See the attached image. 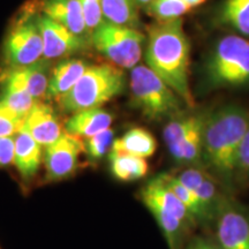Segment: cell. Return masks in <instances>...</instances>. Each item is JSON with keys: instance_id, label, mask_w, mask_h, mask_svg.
<instances>
[{"instance_id": "obj_1", "label": "cell", "mask_w": 249, "mask_h": 249, "mask_svg": "<svg viewBox=\"0 0 249 249\" xmlns=\"http://www.w3.org/2000/svg\"><path fill=\"white\" fill-rule=\"evenodd\" d=\"M248 128L249 112L239 105H223L205 116L202 160L227 188H232L238 177L239 149Z\"/></svg>"}, {"instance_id": "obj_2", "label": "cell", "mask_w": 249, "mask_h": 249, "mask_svg": "<svg viewBox=\"0 0 249 249\" xmlns=\"http://www.w3.org/2000/svg\"><path fill=\"white\" fill-rule=\"evenodd\" d=\"M191 44L182 20L157 22L148 29L144 59L147 66L181 97L188 107H195L189 86Z\"/></svg>"}, {"instance_id": "obj_3", "label": "cell", "mask_w": 249, "mask_h": 249, "mask_svg": "<svg viewBox=\"0 0 249 249\" xmlns=\"http://www.w3.org/2000/svg\"><path fill=\"white\" fill-rule=\"evenodd\" d=\"M138 197L154 216L170 249H180L183 231L196 222L161 174L148 180L140 188Z\"/></svg>"}, {"instance_id": "obj_4", "label": "cell", "mask_w": 249, "mask_h": 249, "mask_svg": "<svg viewBox=\"0 0 249 249\" xmlns=\"http://www.w3.org/2000/svg\"><path fill=\"white\" fill-rule=\"evenodd\" d=\"M123 71L114 65H91L66 95L58 99L66 113L102 107L124 89Z\"/></svg>"}, {"instance_id": "obj_5", "label": "cell", "mask_w": 249, "mask_h": 249, "mask_svg": "<svg viewBox=\"0 0 249 249\" xmlns=\"http://www.w3.org/2000/svg\"><path fill=\"white\" fill-rule=\"evenodd\" d=\"M204 77L211 88L249 85V40L226 35L217 40L204 64Z\"/></svg>"}, {"instance_id": "obj_6", "label": "cell", "mask_w": 249, "mask_h": 249, "mask_svg": "<svg viewBox=\"0 0 249 249\" xmlns=\"http://www.w3.org/2000/svg\"><path fill=\"white\" fill-rule=\"evenodd\" d=\"M129 88L133 105L150 121L171 119L187 107L178 93L144 65L132 68Z\"/></svg>"}, {"instance_id": "obj_7", "label": "cell", "mask_w": 249, "mask_h": 249, "mask_svg": "<svg viewBox=\"0 0 249 249\" xmlns=\"http://www.w3.org/2000/svg\"><path fill=\"white\" fill-rule=\"evenodd\" d=\"M145 37L138 28L104 20L91 34V45L119 68H134L142 57Z\"/></svg>"}, {"instance_id": "obj_8", "label": "cell", "mask_w": 249, "mask_h": 249, "mask_svg": "<svg viewBox=\"0 0 249 249\" xmlns=\"http://www.w3.org/2000/svg\"><path fill=\"white\" fill-rule=\"evenodd\" d=\"M36 17V12L27 8L9 29L4 43V58L9 68L28 66L43 57V40Z\"/></svg>"}, {"instance_id": "obj_9", "label": "cell", "mask_w": 249, "mask_h": 249, "mask_svg": "<svg viewBox=\"0 0 249 249\" xmlns=\"http://www.w3.org/2000/svg\"><path fill=\"white\" fill-rule=\"evenodd\" d=\"M85 152L83 142L67 133L46 147L44 158L45 181L58 182L73 177L80 166V156Z\"/></svg>"}, {"instance_id": "obj_10", "label": "cell", "mask_w": 249, "mask_h": 249, "mask_svg": "<svg viewBox=\"0 0 249 249\" xmlns=\"http://www.w3.org/2000/svg\"><path fill=\"white\" fill-rule=\"evenodd\" d=\"M37 26L43 40V57L57 59L83 51L91 43L81 38L62 24L44 14L37 13Z\"/></svg>"}, {"instance_id": "obj_11", "label": "cell", "mask_w": 249, "mask_h": 249, "mask_svg": "<svg viewBox=\"0 0 249 249\" xmlns=\"http://www.w3.org/2000/svg\"><path fill=\"white\" fill-rule=\"evenodd\" d=\"M217 244L223 249H249V217L224 198L216 216Z\"/></svg>"}, {"instance_id": "obj_12", "label": "cell", "mask_w": 249, "mask_h": 249, "mask_svg": "<svg viewBox=\"0 0 249 249\" xmlns=\"http://www.w3.org/2000/svg\"><path fill=\"white\" fill-rule=\"evenodd\" d=\"M42 147H48L62 135L60 118L51 105L37 102L23 119L22 128Z\"/></svg>"}, {"instance_id": "obj_13", "label": "cell", "mask_w": 249, "mask_h": 249, "mask_svg": "<svg viewBox=\"0 0 249 249\" xmlns=\"http://www.w3.org/2000/svg\"><path fill=\"white\" fill-rule=\"evenodd\" d=\"M40 11L81 38L91 43V33L87 27L79 0H44L40 5Z\"/></svg>"}, {"instance_id": "obj_14", "label": "cell", "mask_w": 249, "mask_h": 249, "mask_svg": "<svg viewBox=\"0 0 249 249\" xmlns=\"http://www.w3.org/2000/svg\"><path fill=\"white\" fill-rule=\"evenodd\" d=\"M36 103L24 86L18 68H8L1 80L0 104L24 119Z\"/></svg>"}, {"instance_id": "obj_15", "label": "cell", "mask_w": 249, "mask_h": 249, "mask_svg": "<svg viewBox=\"0 0 249 249\" xmlns=\"http://www.w3.org/2000/svg\"><path fill=\"white\" fill-rule=\"evenodd\" d=\"M42 145L37 143L27 132L21 129L15 135L14 166L21 180L28 186L38 173L42 163Z\"/></svg>"}, {"instance_id": "obj_16", "label": "cell", "mask_w": 249, "mask_h": 249, "mask_svg": "<svg viewBox=\"0 0 249 249\" xmlns=\"http://www.w3.org/2000/svg\"><path fill=\"white\" fill-rule=\"evenodd\" d=\"M113 116L102 107L89 108L73 113L65 124L66 133L79 139H88L110 128Z\"/></svg>"}, {"instance_id": "obj_17", "label": "cell", "mask_w": 249, "mask_h": 249, "mask_svg": "<svg viewBox=\"0 0 249 249\" xmlns=\"http://www.w3.org/2000/svg\"><path fill=\"white\" fill-rule=\"evenodd\" d=\"M88 67V62L81 59H64L59 61L51 70L46 96L53 99L61 98L76 85Z\"/></svg>"}, {"instance_id": "obj_18", "label": "cell", "mask_w": 249, "mask_h": 249, "mask_svg": "<svg viewBox=\"0 0 249 249\" xmlns=\"http://www.w3.org/2000/svg\"><path fill=\"white\" fill-rule=\"evenodd\" d=\"M217 27L249 37V0H222L214 9Z\"/></svg>"}, {"instance_id": "obj_19", "label": "cell", "mask_w": 249, "mask_h": 249, "mask_svg": "<svg viewBox=\"0 0 249 249\" xmlns=\"http://www.w3.org/2000/svg\"><path fill=\"white\" fill-rule=\"evenodd\" d=\"M108 161L111 174L121 182L138 181L144 178L149 172L147 160L138 156L111 150Z\"/></svg>"}, {"instance_id": "obj_20", "label": "cell", "mask_w": 249, "mask_h": 249, "mask_svg": "<svg viewBox=\"0 0 249 249\" xmlns=\"http://www.w3.org/2000/svg\"><path fill=\"white\" fill-rule=\"evenodd\" d=\"M157 149L155 136L142 127H134L127 130L123 136L116 139L112 150L124 152L141 158L151 157Z\"/></svg>"}, {"instance_id": "obj_21", "label": "cell", "mask_w": 249, "mask_h": 249, "mask_svg": "<svg viewBox=\"0 0 249 249\" xmlns=\"http://www.w3.org/2000/svg\"><path fill=\"white\" fill-rule=\"evenodd\" d=\"M24 86L36 102H42L48 93L52 64L50 59L40 58L34 64L23 67H17Z\"/></svg>"}, {"instance_id": "obj_22", "label": "cell", "mask_w": 249, "mask_h": 249, "mask_svg": "<svg viewBox=\"0 0 249 249\" xmlns=\"http://www.w3.org/2000/svg\"><path fill=\"white\" fill-rule=\"evenodd\" d=\"M207 112H181L173 118H171L169 123L163 129V139L167 149L174 147L178 143L186 139L195 128L201 126L204 123Z\"/></svg>"}, {"instance_id": "obj_23", "label": "cell", "mask_w": 249, "mask_h": 249, "mask_svg": "<svg viewBox=\"0 0 249 249\" xmlns=\"http://www.w3.org/2000/svg\"><path fill=\"white\" fill-rule=\"evenodd\" d=\"M135 0H102L104 20L108 22L138 28L140 20Z\"/></svg>"}, {"instance_id": "obj_24", "label": "cell", "mask_w": 249, "mask_h": 249, "mask_svg": "<svg viewBox=\"0 0 249 249\" xmlns=\"http://www.w3.org/2000/svg\"><path fill=\"white\" fill-rule=\"evenodd\" d=\"M203 124L193 130L181 142L169 149L174 160L181 164L200 163L202 160V145H203V142H202Z\"/></svg>"}, {"instance_id": "obj_25", "label": "cell", "mask_w": 249, "mask_h": 249, "mask_svg": "<svg viewBox=\"0 0 249 249\" xmlns=\"http://www.w3.org/2000/svg\"><path fill=\"white\" fill-rule=\"evenodd\" d=\"M192 7L183 0H152L145 11L157 22H169L181 18Z\"/></svg>"}, {"instance_id": "obj_26", "label": "cell", "mask_w": 249, "mask_h": 249, "mask_svg": "<svg viewBox=\"0 0 249 249\" xmlns=\"http://www.w3.org/2000/svg\"><path fill=\"white\" fill-rule=\"evenodd\" d=\"M161 177H163L164 181L166 182V185L172 189L174 194L179 197V200L185 204V207L188 209L189 213L193 216V218L195 219L196 223H207L205 220L203 210H202L200 202H198L197 197H196L195 193H193L192 191H189L188 188H186L185 186L181 185L178 180H177L174 174L171 173H160Z\"/></svg>"}, {"instance_id": "obj_27", "label": "cell", "mask_w": 249, "mask_h": 249, "mask_svg": "<svg viewBox=\"0 0 249 249\" xmlns=\"http://www.w3.org/2000/svg\"><path fill=\"white\" fill-rule=\"evenodd\" d=\"M114 140H116L114 130L112 128H107L91 138L86 139V141L83 142V147H85V154L90 163H98L107 154H110Z\"/></svg>"}, {"instance_id": "obj_28", "label": "cell", "mask_w": 249, "mask_h": 249, "mask_svg": "<svg viewBox=\"0 0 249 249\" xmlns=\"http://www.w3.org/2000/svg\"><path fill=\"white\" fill-rule=\"evenodd\" d=\"M23 119L0 104V138L15 136L22 128Z\"/></svg>"}, {"instance_id": "obj_29", "label": "cell", "mask_w": 249, "mask_h": 249, "mask_svg": "<svg viewBox=\"0 0 249 249\" xmlns=\"http://www.w3.org/2000/svg\"><path fill=\"white\" fill-rule=\"evenodd\" d=\"M79 1L85 15L87 27L92 34V31L104 21L102 0H79Z\"/></svg>"}, {"instance_id": "obj_30", "label": "cell", "mask_w": 249, "mask_h": 249, "mask_svg": "<svg viewBox=\"0 0 249 249\" xmlns=\"http://www.w3.org/2000/svg\"><path fill=\"white\" fill-rule=\"evenodd\" d=\"M209 176V173H207L202 169H198V167H188V169L180 171L178 174H174L177 180L193 193L201 186V183Z\"/></svg>"}, {"instance_id": "obj_31", "label": "cell", "mask_w": 249, "mask_h": 249, "mask_svg": "<svg viewBox=\"0 0 249 249\" xmlns=\"http://www.w3.org/2000/svg\"><path fill=\"white\" fill-rule=\"evenodd\" d=\"M236 172L238 176H244L249 180V128L242 140L238 154V163H236Z\"/></svg>"}, {"instance_id": "obj_32", "label": "cell", "mask_w": 249, "mask_h": 249, "mask_svg": "<svg viewBox=\"0 0 249 249\" xmlns=\"http://www.w3.org/2000/svg\"><path fill=\"white\" fill-rule=\"evenodd\" d=\"M15 136L0 138V167H7L14 163Z\"/></svg>"}, {"instance_id": "obj_33", "label": "cell", "mask_w": 249, "mask_h": 249, "mask_svg": "<svg viewBox=\"0 0 249 249\" xmlns=\"http://www.w3.org/2000/svg\"><path fill=\"white\" fill-rule=\"evenodd\" d=\"M186 249H223L219 245L217 244V241H213L210 239L207 238H194L191 240L188 245H187Z\"/></svg>"}, {"instance_id": "obj_34", "label": "cell", "mask_w": 249, "mask_h": 249, "mask_svg": "<svg viewBox=\"0 0 249 249\" xmlns=\"http://www.w3.org/2000/svg\"><path fill=\"white\" fill-rule=\"evenodd\" d=\"M183 1L186 2V4H188L189 6H191L192 8L196 7V6H200L202 4H204L207 0H183Z\"/></svg>"}, {"instance_id": "obj_35", "label": "cell", "mask_w": 249, "mask_h": 249, "mask_svg": "<svg viewBox=\"0 0 249 249\" xmlns=\"http://www.w3.org/2000/svg\"><path fill=\"white\" fill-rule=\"evenodd\" d=\"M152 0H135L136 5L142 6V7H147V6L150 4Z\"/></svg>"}, {"instance_id": "obj_36", "label": "cell", "mask_w": 249, "mask_h": 249, "mask_svg": "<svg viewBox=\"0 0 249 249\" xmlns=\"http://www.w3.org/2000/svg\"><path fill=\"white\" fill-rule=\"evenodd\" d=\"M0 249H1V248H0Z\"/></svg>"}]
</instances>
